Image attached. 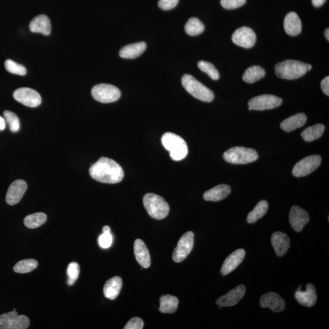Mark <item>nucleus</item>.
<instances>
[{
	"label": "nucleus",
	"mask_w": 329,
	"mask_h": 329,
	"mask_svg": "<svg viewBox=\"0 0 329 329\" xmlns=\"http://www.w3.org/2000/svg\"><path fill=\"white\" fill-rule=\"evenodd\" d=\"M91 177L95 181L106 184H117L123 180L122 167L111 158L101 157L89 169Z\"/></svg>",
	"instance_id": "nucleus-1"
},
{
	"label": "nucleus",
	"mask_w": 329,
	"mask_h": 329,
	"mask_svg": "<svg viewBox=\"0 0 329 329\" xmlns=\"http://www.w3.org/2000/svg\"><path fill=\"white\" fill-rule=\"evenodd\" d=\"M161 143L164 148L170 152V157L173 160H183L188 154L187 144L180 135L172 132H167L161 137Z\"/></svg>",
	"instance_id": "nucleus-2"
},
{
	"label": "nucleus",
	"mask_w": 329,
	"mask_h": 329,
	"mask_svg": "<svg viewBox=\"0 0 329 329\" xmlns=\"http://www.w3.org/2000/svg\"><path fill=\"white\" fill-rule=\"evenodd\" d=\"M307 63L295 60H286L275 66L277 76L282 79H298L307 73Z\"/></svg>",
	"instance_id": "nucleus-3"
},
{
	"label": "nucleus",
	"mask_w": 329,
	"mask_h": 329,
	"mask_svg": "<svg viewBox=\"0 0 329 329\" xmlns=\"http://www.w3.org/2000/svg\"><path fill=\"white\" fill-rule=\"evenodd\" d=\"M182 85L187 92L202 102L209 103L214 99L213 92L192 75H184L182 77Z\"/></svg>",
	"instance_id": "nucleus-4"
},
{
	"label": "nucleus",
	"mask_w": 329,
	"mask_h": 329,
	"mask_svg": "<svg viewBox=\"0 0 329 329\" xmlns=\"http://www.w3.org/2000/svg\"><path fill=\"white\" fill-rule=\"evenodd\" d=\"M144 207L152 218L162 219L168 216L170 207L162 197L154 193H147L143 199Z\"/></svg>",
	"instance_id": "nucleus-5"
},
{
	"label": "nucleus",
	"mask_w": 329,
	"mask_h": 329,
	"mask_svg": "<svg viewBox=\"0 0 329 329\" xmlns=\"http://www.w3.org/2000/svg\"><path fill=\"white\" fill-rule=\"evenodd\" d=\"M223 158L228 163L247 164L258 159L259 155L256 150L244 147L236 146L224 153Z\"/></svg>",
	"instance_id": "nucleus-6"
},
{
	"label": "nucleus",
	"mask_w": 329,
	"mask_h": 329,
	"mask_svg": "<svg viewBox=\"0 0 329 329\" xmlns=\"http://www.w3.org/2000/svg\"><path fill=\"white\" fill-rule=\"evenodd\" d=\"M92 95L97 102L110 103L117 102L120 99L121 92L113 85L100 84L94 87L92 90Z\"/></svg>",
	"instance_id": "nucleus-7"
},
{
	"label": "nucleus",
	"mask_w": 329,
	"mask_h": 329,
	"mask_svg": "<svg viewBox=\"0 0 329 329\" xmlns=\"http://www.w3.org/2000/svg\"><path fill=\"white\" fill-rule=\"evenodd\" d=\"M30 319L25 315H18L16 310L0 315V328L26 329L30 325Z\"/></svg>",
	"instance_id": "nucleus-8"
},
{
	"label": "nucleus",
	"mask_w": 329,
	"mask_h": 329,
	"mask_svg": "<svg viewBox=\"0 0 329 329\" xmlns=\"http://www.w3.org/2000/svg\"><path fill=\"white\" fill-rule=\"evenodd\" d=\"M321 163V157L318 155H311L302 158L293 167L292 174L297 178L306 177L315 171Z\"/></svg>",
	"instance_id": "nucleus-9"
},
{
	"label": "nucleus",
	"mask_w": 329,
	"mask_h": 329,
	"mask_svg": "<svg viewBox=\"0 0 329 329\" xmlns=\"http://www.w3.org/2000/svg\"><path fill=\"white\" fill-rule=\"evenodd\" d=\"M194 245V233L189 231L185 233L181 236L173 254V259L175 262L180 263L184 261L191 253Z\"/></svg>",
	"instance_id": "nucleus-10"
},
{
	"label": "nucleus",
	"mask_w": 329,
	"mask_h": 329,
	"mask_svg": "<svg viewBox=\"0 0 329 329\" xmlns=\"http://www.w3.org/2000/svg\"><path fill=\"white\" fill-rule=\"evenodd\" d=\"M282 98L272 95H262L252 98L249 103L250 111H265L278 108L282 105Z\"/></svg>",
	"instance_id": "nucleus-11"
},
{
	"label": "nucleus",
	"mask_w": 329,
	"mask_h": 329,
	"mask_svg": "<svg viewBox=\"0 0 329 329\" xmlns=\"http://www.w3.org/2000/svg\"><path fill=\"white\" fill-rule=\"evenodd\" d=\"M13 97L17 102L30 108H36L42 103V98L38 92L30 88L17 89Z\"/></svg>",
	"instance_id": "nucleus-12"
},
{
	"label": "nucleus",
	"mask_w": 329,
	"mask_h": 329,
	"mask_svg": "<svg viewBox=\"0 0 329 329\" xmlns=\"http://www.w3.org/2000/svg\"><path fill=\"white\" fill-rule=\"evenodd\" d=\"M232 40L233 43L239 47L250 48L254 47L256 42V34L252 29L243 27L238 28L233 34Z\"/></svg>",
	"instance_id": "nucleus-13"
},
{
	"label": "nucleus",
	"mask_w": 329,
	"mask_h": 329,
	"mask_svg": "<svg viewBox=\"0 0 329 329\" xmlns=\"http://www.w3.org/2000/svg\"><path fill=\"white\" fill-rule=\"evenodd\" d=\"M309 221V215L306 210L297 206L291 207L289 221L294 230L298 232H301L303 228Z\"/></svg>",
	"instance_id": "nucleus-14"
},
{
	"label": "nucleus",
	"mask_w": 329,
	"mask_h": 329,
	"mask_svg": "<svg viewBox=\"0 0 329 329\" xmlns=\"http://www.w3.org/2000/svg\"><path fill=\"white\" fill-rule=\"evenodd\" d=\"M27 184L25 181L19 180L14 181L8 190L6 201L10 206L19 203L27 191Z\"/></svg>",
	"instance_id": "nucleus-15"
},
{
	"label": "nucleus",
	"mask_w": 329,
	"mask_h": 329,
	"mask_svg": "<svg viewBox=\"0 0 329 329\" xmlns=\"http://www.w3.org/2000/svg\"><path fill=\"white\" fill-rule=\"evenodd\" d=\"M260 305L262 308H269L274 312L279 313L285 308V302L279 294L269 292L264 294L260 299Z\"/></svg>",
	"instance_id": "nucleus-16"
},
{
	"label": "nucleus",
	"mask_w": 329,
	"mask_h": 329,
	"mask_svg": "<svg viewBox=\"0 0 329 329\" xmlns=\"http://www.w3.org/2000/svg\"><path fill=\"white\" fill-rule=\"evenodd\" d=\"M245 292H246V288L244 285H238L224 296L220 297L216 301V304L220 307H232L238 304V302L243 298Z\"/></svg>",
	"instance_id": "nucleus-17"
},
{
	"label": "nucleus",
	"mask_w": 329,
	"mask_h": 329,
	"mask_svg": "<svg viewBox=\"0 0 329 329\" xmlns=\"http://www.w3.org/2000/svg\"><path fill=\"white\" fill-rule=\"evenodd\" d=\"M245 255L246 253L244 250L238 249L228 256L225 260L221 269L220 272L222 275H227L235 270L243 261Z\"/></svg>",
	"instance_id": "nucleus-18"
},
{
	"label": "nucleus",
	"mask_w": 329,
	"mask_h": 329,
	"mask_svg": "<svg viewBox=\"0 0 329 329\" xmlns=\"http://www.w3.org/2000/svg\"><path fill=\"white\" fill-rule=\"evenodd\" d=\"M294 297L299 304L305 307H311L317 301L316 288L312 284H308L306 285L305 291L297 290Z\"/></svg>",
	"instance_id": "nucleus-19"
},
{
	"label": "nucleus",
	"mask_w": 329,
	"mask_h": 329,
	"mask_svg": "<svg viewBox=\"0 0 329 329\" xmlns=\"http://www.w3.org/2000/svg\"><path fill=\"white\" fill-rule=\"evenodd\" d=\"M134 255L138 264L143 268L151 265V257L146 244L140 239H137L134 245Z\"/></svg>",
	"instance_id": "nucleus-20"
},
{
	"label": "nucleus",
	"mask_w": 329,
	"mask_h": 329,
	"mask_svg": "<svg viewBox=\"0 0 329 329\" xmlns=\"http://www.w3.org/2000/svg\"><path fill=\"white\" fill-rule=\"evenodd\" d=\"M290 239L287 234L281 232H276L271 236L272 243L277 256L282 257L287 252L290 246Z\"/></svg>",
	"instance_id": "nucleus-21"
},
{
	"label": "nucleus",
	"mask_w": 329,
	"mask_h": 329,
	"mask_svg": "<svg viewBox=\"0 0 329 329\" xmlns=\"http://www.w3.org/2000/svg\"><path fill=\"white\" fill-rule=\"evenodd\" d=\"M30 30L32 33H40L44 36L50 35L51 30L50 20L45 15L34 17L30 22Z\"/></svg>",
	"instance_id": "nucleus-22"
},
{
	"label": "nucleus",
	"mask_w": 329,
	"mask_h": 329,
	"mask_svg": "<svg viewBox=\"0 0 329 329\" xmlns=\"http://www.w3.org/2000/svg\"><path fill=\"white\" fill-rule=\"evenodd\" d=\"M231 192V188L226 184H221L207 190L203 197L207 201L217 202L224 200Z\"/></svg>",
	"instance_id": "nucleus-23"
},
{
	"label": "nucleus",
	"mask_w": 329,
	"mask_h": 329,
	"mask_svg": "<svg viewBox=\"0 0 329 329\" xmlns=\"http://www.w3.org/2000/svg\"><path fill=\"white\" fill-rule=\"evenodd\" d=\"M284 29L288 35L298 36L302 31L301 19L296 13L290 12L285 17L284 20Z\"/></svg>",
	"instance_id": "nucleus-24"
},
{
	"label": "nucleus",
	"mask_w": 329,
	"mask_h": 329,
	"mask_svg": "<svg viewBox=\"0 0 329 329\" xmlns=\"http://www.w3.org/2000/svg\"><path fill=\"white\" fill-rule=\"evenodd\" d=\"M122 279L120 277L115 276L109 279L103 288L106 298L111 300L116 299L122 290Z\"/></svg>",
	"instance_id": "nucleus-25"
},
{
	"label": "nucleus",
	"mask_w": 329,
	"mask_h": 329,
	"mask_svg": "<svg viewBox=\"0 0 329 329\" xmlns=\"http://www.w3.org/2000/svg\"><path fill=\"white\" fill-rule=\"evenodd\" d=\"M307 119L305 114H297L283 121L281 124V128L285 132L293 131L304 126L307 122Z\"/></svg>",
	"instance_id": "nucleus-26"
},
{
	"label": "nucleus",
	"mask_w": 329,
	"mask_h": 329,
	"mask_svg": "<svg viewBox=\"0 0 329 329\" xmlns=\"http://www.w3.org/2000/svg\"><path fill=\"white\" fill-rule=\"evenodd\" d=\"M146 44L141 42L125 46L120 51V56L124 59L137 58L145 51Z\"/></svg>",
	"instance_id": "nucleus-27"
},
{
	"label": "nucleus",
	"mask_w": 329,
	"mask_h": 329,
	"mask_svg": "<svg viewBox=\"0 0 329 329\" xmlns=\"http://www.w3.org/2000/svg\"><path fill=\"white\" fill-rule=\"evenodd\" d=\"M179 300L177 297L167 294L160 298L159 311L162 313H173L178 309Z\"/></svg>",
	"instance_id": "nucleus-28"
},
{
	"label": "nucleus",
	"mask_w": 329,
	"mask_h": 329,
	"mask_svg": "<svg viewBox=\"0 0 329 329\" xmlns=\"http://www.w3.org/2000/svg\"><path fill=\"white\" fill-rule=\"evenodd\" d=\"M269 205L268 202L265 200H262L256 205L255 209L249 213L247 217V222L250 224H253L256 223L259 219L264 217L266 214Z\"/></svg>",
	"instance_id": "nucleus-29"
},
{
	"label": "nucleus",
	"mask_w": 329,
	"mask_h": 329,
	"mask_svg": "<svg viewBox=\"0 0 329 329\" xmlns=\"http://www.w3.org/2000/svg\"><path fill=\"white\" fill-rule=\"evenodd\" d=\"M265 76V71L264 68L259 65H253L248 68L244 72L243 76L244 81L253 84L261 79Z\"/></svg>",
	"instance_id": "nucleus-30"
},
{
	"label": "nucleus",
	"mask_w": 329,
	"mask_h": 329,
	"mask_svg": "<svg viewBox=\"0 0 329 329\" xmlns=\"http://www.w3.org/2000/svg\"><path fill=\"white\" fill-rule=\"evenodd\" d=\"M324 129V125L317 124L304 129L301 133V137L305 141H313L322 137Z\"/></svg>",
	"instance_id": "nucleus-31"
},
{
	"label": "nucleus",
	"mask_w": 329,
	"mask_h": 329,
	"mask_svg": "<svg viewBox=\"0 0 329 329\" xmlns=\"http://www.w3.org/2000/svg\"><path fill=\"white\" fill-rule=\"evenodd\" d=\"M205 30L204 25L200 19L196 17L190 18L185 26V31L189 36H196L203 33Z\"/></svg>",
	"instance_id": "nucleus-32"
},
{
	"label": "nucleus",
	"mask_w": 329,
	"mask_h": 329,
	"mask_svg": "<svg viewBox=\"0 0 329 329\" xmlns=\"http://www.w3.org/2000/svg\"><path fill=\"white\" fill-rule=\"evenodd\" d=\"M47 216L44 213H36L28 215L24 219V224L29 229H36L44 224Z\"/></svg>",
	"instance_id": "nucleus-33"
},
{
	"label": "nucleus",
	"mask_w": 329,
	"mask_h": 329,
	"mask_svg": "<svg viewBox=\"0 0 329 329\" xmlns=\"http://www.w3.org/2000/svg\"><path fill=\"white\" fill-rule=\"evenodd\" d=\"M38 266V262L35 259H25L17 263L14 271L17 273H28L35 270Z\"/></svg>",
	"instance_id": "nucleus-34"
},
{
	"label": "nucleus",
	"mask_w": 329,
	"mask_h": 329,
	"mask_svg": "<svg viewBox=\"0 0 329 329\" xmlns=\"http://www.w3.org/2000/svg\"><path fill=\"white\" fill-rule=\"evenodd\" d=\"M199 68L201 71L204 72L208 74L210 78L213 80H218L219 79V73L217 69L216 68L215 65L212 64V63L204 61V60H201L198 63Z\"/></svg>",
	"instance_id": "nucleus-35"
},
{
	"label": "nucleus",
	"mask_w": 329,
	"mask_h": 329,
	"mask_svg": "<svg viewBox=\"0 0 329 329\" xmlns=\"http://www.w3.org/2000/svg\"><path fill=\"white\" fill-rule=\"evenodd\" d=\"M4 117L6 122L8 124L11 131L13 132H18L20 128V123L17 115L13 112L5 111Z\"/></svg>",
	"instance_id": "nucleus-36"
},
{
	"label": "nucleus",
	"mask_w": 329,
	"mask_h": 329,
	"mask_svg": "<svg viewBox=\"0 0 329 329\" xmlns=\"http://www.w3.org/2000/svg\"><path fill=\"white\" fill-rule=\"evenodd\" d=\"M5 67L6 70L11 73L20 75V76H24L27 74V69L24 65H20L12 60L8 59L6 60Z\"/></svg>",
	"instance_id": "nucleus-37"
},
{
	"label": "nucleus",
	"mask_w": 329,
	"mask_h": 329,
	"mask_svg": "<svg viewBox=\"0 0 329 329\" xmlns=\"http://www.w3.org/2000/svg\"><path fill=\"white\" fill-rule=\"evenodd\" d=\"M80 273L79 265L77 263L72 262L68 265L67 273L68 276L67 284L73 285L78 278Z\"/></svg>",
	"instance_id": "nucleus-38"
},
{
	"label": "nucleus",
	"mask_w": 329,
	"mask_h": 329,
	"mask_svg": "<svg viewBox=\"0 0 329 329\" xmlns=\"http://www.w3.org/2000/svg\"><path fill=\"white\" fill-rule=\"evenodd\" d=\"M246 0H221V4L226 10H234L246 4Z\"/></svg>",
	"instance_id": "nucleus-39"
},
{
	"label": "nucleus",
	"mask_w": 329,
	"mask_h": 329,
	"mask_svg": "<svg viewBox=\"0 0 329 329\" xmlns=\"http://www.w3.org/2000/svg\"><path fill=\"white\" fill-rule=\"evenodd\" d=\"M112 240H113V237H112L111 232H103L98 238V243L101 248L103 249H108L111 246Z\"/></svg>",
	"instance_id": "nucleus-40"
},
{
	"label": "nucleus",
	"mask_w": 329,
	"mask_h": 329,
	"mask_svg": "<svg viewBox=\"0 0 329 329\" xmlns=\"http://www.w3.org/2000/svg\"><path fill=\"white\" fill-rule=\"evenodd\" d=\"M144 326L142 319L138 317H134L127 323L124 329H141Z\"/></svg>",
	"instance_id": "nucleus-41"
},
{
	"label": "nucleus",
	"mask_w": 329,
	"mask_h": 329,
	"mask_svg": "<svg viewBox=\"0 0 329 329\" xmlns=\"http://www.w3.org/2000/svg\"><path fill=\"white\" fill-rule=\"evenodd\" d=\"M179 0H159L158 6L164 11L171 10L178 4Z\"/></svg>",
	"instance_id": "nucleus-42"
},
{
	"label": "nucleus",
	"mask_w": 329,
	"mask_h": 329,
	"mask_svg": "<svg viewBox=\"0 0 329 329\" xmlns=\"http://www.w3.org/2000/svg\"><path fill=\"white\" fill-rule=\"evenodd\" d=\"M321 88L322 91L324 93L328 96L329 95V77H325L324 79L322 80L321 83Z\"/></svg>",
	"instance_id": "nucleus-43"
},
{
	"label": "nucleus",
	"mask_w": 329,
	"mask_h": 329,
	"mask_svg": "<svg viewBox=\"0 0 329 329\" xmlns=\"http://www.w3.org/2000/svg\"><path fill=\"white\" fill-rule=\"evenodd\" d=\"M326 0H312V4L314 7L319 8L325 4Z\"/></svg>",
	"instance_id": "nucleus-44"
},
{
	"label": "nucleus",
	"mask_w": 329,
	"mask_h": 329,
	"mask_svg": "<svg viewBox=\"0 0 329 329\" xmlns=\"http://www.w3.org/2000/svg\"><path fill=\"white\" fill-rule=\"evenodd\" d=\"M6 126H7V122H6L5 118L0 116V131H4L6 128Z\"/></svg>",
	"instance_id": "nucleus-45"
},
{
	"label": "nucleus",
	"mask_w": 329,
	"mask_h": 329,
	"mask_svg": "<svg viewBox=\"0 0 329 329\" xmlns=\"http://www.w3.org/2000/svg\"><path fill=\"white\" fill-rule=\"evenodd\" d=\"M103 233L111 232V228H110L108 226H104L103 228Z\"/></svg>",
	"instance_id": "nucleus-46"
},
{
	"label": "nucleus",
	"mask_w": 329,
	"mask_h": 329,
	"mask_svg": "<svg viewBox=\"0 0 329 329\" xmlns=\"http://www.w3.org/2000/svg\"><path fill=\"white\" fill-rule=\"evenodd\" d=\"M325 36L326 37V39H327L328 41V40H329V30H328V28H327V30H326L325 31Z\"/></svg>",
	"instance_id": "nucleus-47"
},
{
	"label": "nucleus",
	"mask_w": 329,
	"mask_h": 329,
	"mask_svg": "<svg viewBox=\"0 0 329 329\" xmlns=\"http://www.w3.org/2000/svg\"><path fill=\"white\" fill-rule=\"evenodd\" d=\"M307 70L309 71L311 70V68H312V66H311L310 64H307Z\"/></svg>",
	"instance_id": "nucleus-48"
}]
</instances>
